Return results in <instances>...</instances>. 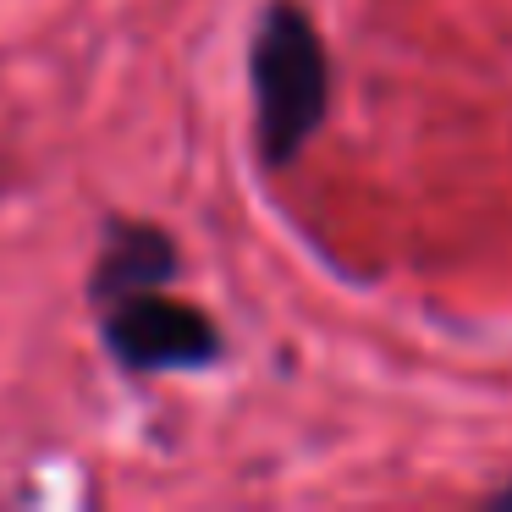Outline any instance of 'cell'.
<instances>
[{"instance_id":"obj_2","label":"cell","mask_w":512,"mask_h":512,"mask_svg":"<svg viewBox=\"0 0 512 512\" xmlns=\"http://www.w3.org/2000/svg\"><path fill=\"white\" fill-rule=\"evenodd\" d=\"M105 347L133 375H171V369H204L226 353L221 325L188 298H171L166 287L133 292V298L100 309Z\"/></svg>"},{"instance_id":"obj_1","label":"cell","mask_w":512,"mask_h":512,"mask_svg":"<svg viewBox=\"0 0 512 512\" xmlns=\"http://www.w3.org/2000/svg\"><path fill=\"white\" fill-rule=\"evenodd\" d=\"M248 83H254V144L265 171L298 166L309 138L331 111V61L320 28L298 0H270L248 39Z\"/></svg>"},{"instance_id":"obj_4","label":"cell","mask_w":512,"mask_h":512,"mask_svg":"<svg viewBox=\"0 0 512 512\" xmlns=\"http://www.w3.org/2000/svg\"><path fill=\"white\" fill-rule=\"evenodd\" d=\"M496 507H512V485H507V490H496Z\"/></svg>"},{"instance_id":"obj_3","label":"cell","mask_w":512,"mask_h":512,"mask_svg":"<svg viewBox=\"0 0 512 512\" xmlns=\"http://www.w3.org/2000/svg\"><path fill=\"white\" fill-rule=\"evenodd\" d=\"M182 270L177 243L171 232L149 221H111L105 226V248L94 259V276H89V298L94 309H111V303L133 298V292H155L171 287Z\"/></svg>"}]
</instances>
